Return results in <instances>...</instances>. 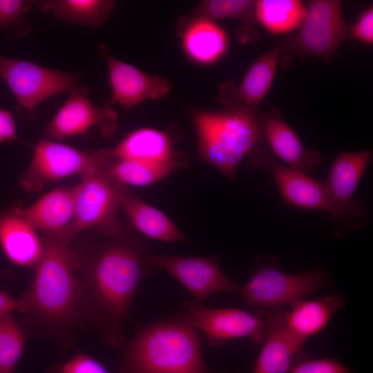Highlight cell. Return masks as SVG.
<instances>
[{
    "label": "cell",
    "instance_id": "obj_1",
    "mask_svg": "<svg viewBox=\"0 0 373 373\" xmlns=\"http://www.w3.org/2000/svg\"><path fill=\"white\" fill-rule=\"evenodd\" d=\"M108 238L71 248L80 286L81 326L95 328L104 342L119 348L126 342L122 325L134 296L154 270L153 253L146 240L128 227Z\"/></svg>",
    "mask_w": 373,
    "mask_h": 373
},
{
    "label": "cell",
    "instance_id": "obj_2",
    "mask_svg": "<svg viewBox=\"0 0 373 373\" xmlns=\"http://www.w3.org/2000/svg\"><path fill=\"white\" fill-rule=\"evenodd\" d=\"M42 252L36 264L31 288L19 299L27 334L69 347L81 326L78 312L79 282L73 252L59 234L44 233Z\"/></svg>",
    "mask_w": 373,
    "mask_h": 373
},
{
    "label": "cell",
    "instance_id": "obj_3",
    "mask_svg": "<svg viewBox=\"0 0 373 373\" xmlns=\"http://www.w3.org/2000/svg\"><path fill=\"white\" fill-rule=\"evenodd\" d=\"M118 373H209L198 330L182 316L143 327L126 343Z\"/></svg>",
    "mask_w": 373,
    "mask_h": 373
},
{
    "label": "cell",
    "instance_id": "obj_4",
    "mask_svg": "<svg viewBox=\"0 0 373 373\" xmlns=\"http://www.w3.org/2000/svg\"><path fill=\"white\" fill-rule=\"evenodd\" d=\"M250 169H262L273 178L280 197L286 204L307 211L329 213L335 224V234L358 230L365 225L369 211L358 200L352 207H343L332 198L324 182L284 164L271 153L265 142L247 158Z\"/></svg>",
    "mask_w": 373,
    "mask_h": 373
},
{
    "label": "cell",
    "instance_id": "obj_5",
    "mask_svg": "<svg viewBox=\"0 0 373 373\" xmlns=\"http://www.w3.org/2000/svg\"><path fill=\"white\" fill-rule=\"evenodd\" d=\"M233 109L199 111L193 117L198 155L232 181L244 159L261 143L259 116Z\"/></svg>",
    "mask_w": 373,
    "mask_h": 373
},
{
    "label": "cell",
    "instance_id": "obj_6",
    "mask_svg": "<svg viewBox=\"0 0 373 373\" xmlns=\"http://www.w3.org/2000/svg\"><path fill=\"white\" fill-rule=\"evenodd\" d=\"M76 185L75 214L72 222L59 235L69 245L80 232L93 229L102 236L112 238L124 233L118 218L122 196L129 189L109 175L103 166L81 177Z\"/></svg>",
    "mask_w": 373,
    "mask_h": 373
},
{
    "label": "cell",
    "instance_id": "obj_7",
    "mask_svg": "<svg viewBox=\"0 0 373 373\" xmlns=\"http://www.w3.org/2000/svg\"><path fill=\"white\" fill-rule=\"evenodd\" d=\"M328 278L321 267L298 274L280 271L277 260L259 255L248 281L238 291L249 305L280 309L326 287Z\"/></svg>",
    "mask_w": 373,
    "mask_h": 373
},
{
    "label": "cell",
    "instance_id": "obj_8",
    "mask_svg": "<svg viewBox=\"0 0 373 373\" xmlns=\"http://www.w3.org/2000/svg\"><path fill=\"white\" fill-rule=\"evenodd\" d=\"M298 31L280 41V55L318 58L331 62L340 44L350 38V25L343 17L342 1L310 0Z\"/></svg>",
    "mask_w": 373,
    "mask_h": 373
},
{
    "label": "cell",
    "instance_id": "obj_9",
    "mask_svg": "<svg viewBox=\"0 0 373 373\" xmlns=\"http://www.w3.org/2000/svg\"><path fill=\"white\" fill-rule=\"evenodd\" d=\"M0 77L15 99L19 117L34 121L37 117L39 104L58 94L68 92L79 83L81 75L0 54Z\"/></svg>",
    "mask_w": 373,
    "mask_h": 373
},
{
    "label": "cell",
    "instance_id": "obj_10",
    "mask_svg": "<svg viewBox=\"0 0 373 373\" xmlns=\"http://www.w3.org/2000/svg\"><path fill=\"white\" fill-rule=\"evenodd\" d=\"M110 157L111 149L82 151L44 138L35 145L19 184L27 191H39L50 182L73 175L82 177L101 168Z\"/></svg>",
    "mask_w": 373,
    "mask_h": 373
},
{
    "label": "cell",
    "instance_id": "obj_11",
    "mask_svg": "<svg viewBox=\"0 0 373 373\" xmlns=\"http://www.w3.org/2000/svg\"><path fill=\"white\" fill-rule=\"evenodd\" d=\"M206 336L208 344L219 347L227 341L249 338L256 344L265 341L268 329V310L248 312L237 308L213 309L193 300L182 315Z\"/></svg>",
    "mask_w": 373,
    "mask_h": 373
},
{
    "label": "cell",
    "instance_id": "obj_12",
    "mask_svg": "<svg viewBox=\"0 0 373 373\" xmlns=\"http://www.w3.org/2000/svg\"><path fill=\"white\" fill-rule=\"evenodd\" d=\"M88 88L77 83L66 99L46 124L44 139L61 141L67 137L87 135L97 128L104 137L111 136L117 128V114L109 107L95 105L89 98Z\"/></svg>",
    "mask_w": 373,
    "mask_h": 373
},
{
    "label": "cell",
    "instance_id": "obj_13",
    "mask_svg": "<svg viewBox=\"0 0 373 373\" xmlns=\"http://www.w3.org/2000/svg\"><path fill=\"white\" fill-rule=\"evenodd\" d=\"M154 270H164L176 278L202 303L208 296L220 291H238L235 285L222 271L217 257L162 256L153 254Z\"/></svg>",
    "mask_w": 373,
    "mask_h": 373
},
{
    "label": "cell",
    "instance_id": "obj_14",
    "mask_svg": "<svg viewBox=\"0 0 373 373\" xmlns=\"http://www.w3.org/2000/svg\"><path fill=\"white\" fill-rule=\"evenodd\" d=\"M105 57L111 90L109 105L117 104L129 110L146 100L160 99L170 91V82L164 77L146 74L117 58Z\"/></svg>",
    "mask_w": 373,
    "mask_h": 373
},
{
    "label": "cell",
    "instance_id": "obj_15",
    "mask_svg": "<svg viewBox=\"0 0 373 373\" xmlns=\"http://www.w3.org/2000/svg\"><path fill=\"white\" fill-rule=\"evenodd\" d=\"M280 57L279 41L252 64L238 87L233 82L224 83L220 99L226 109L260 113L259 105L272 85Z\"/></svg>",
    "mask_w": 373,
    "mask_h": 373
},
{
    "label": "cell",
    "instance_id": "obj_16",
    "mask_svg": "<svg viewBox=\"0 0 373 373\" xmlns=\"http://www.w3.org/2000/svg\"><path fill=\"white\" fill-rule=\"evenodd\" d=\"M259 124L271 153L284 164L307 174L323 162L319 151L303 145L279 108H274L269 113L261 111Z\"/></svg>",
    "mask_w": 373,
    "mask_h": 373
},
{
    "label": "cell",
    "instance_id": "obj_17",
    "mask_svg": "<svg viewBox=\"0 0 373 373\" xmlns=\"http://www.w3.org/2000/svg\"><path fill=\"white\" fill-rule=\"evenodd\" d=\"M305 343L287 329L283 309L268 310L267 334L252 373H287Z\"/></svg>",
    "mask_w": 373,
    "mask_h": 373
},
{
    "label": "cell",
    "instance_id": "obj_18",
    "mask_svg": "<svg viewBox=\"0 0 373 373\" xmlns=\"http://www.w3.org/2000/svg\"><path fill=\"white\" fill-rule=\"evenodd\" d=\"M76 190V185L56 188L20 213L36 231L61 235L73 221Z\"/></svg>",
    "mask_w": 373,
    "mask_h": 373
},
{
    "label": "cell",
    "instance_id": "obj_19",
    "mask_svg": "<svg viewBox=\"0 0 373 373\" xmlns=\"http://www.w3.org/2000/svg\"><path fill=\"white\" fill-rule=\"evenodd\" d=\"M128 228L144 236L162 242L187 241L185 235L162 211L132 194L124 193L120 202Z\"/></svg>",
    "mask_w": 373,
    "mask_h": 373
},
{
    "label": "cell",
    "instance_id": "obj_20",
    "mask_svg": "<svg viewBox=\"0 0 373 373\" xmlns=\"http://www.w3.org/2000/svg\"><path fill=\"white\" fill-rule=\"evenodd\" d=\"M0 244L8 258L21 266L36 265L42 252L41 239L19 209L0 217Z\"/></svg>",
    "mask_w": 373,
    "mask_h": 373
},
{
    "label": "cell",
    "instance_id": "obj_21",
    "mask_svg": "<svg viewBox=\"0 0 373 373\" xmlns=\"http://www.w3.org/2000/svg\"><path fill=\"white\" fill-rule=\"evenodd\" d=\"M372 159V151L341 152L334 158L324 182L333 200L343 207H351L352 198Z\"/></svg>",
    "mask_w": 373,
    "mask_h": 373
},
{
    "label": "cell",
    "instance_id": "obj_22",
    "mask_svg": "<svg viewBox=\"0 0 373 373\" xmlns=\"http://www.w3.org/2000/svg\"><path fill=\"white\" fill-rule=\"evenodd\" d=\"M344 305L343 298L336 294L314 300H296L290 304L289 311H285L286 327L291 334L307 341L321 331Z\"/></svg>",
    "mask_w": 373,
    "mask_h": 373
},
{
    "label": "cell",
    "instance_id": "obj_23",
    "mask_svg": "<svg viewBox=\"0 0 373 373\" xmlns=\"http://www.w3.org/2000/svg\"><path fill=\"white\" fill-rule=\"evenodd\" d=\"M113 157L153 162H167L182 155L175 153L169 134L153 128H141L129 133L113 149Z\"/></svg>",
    "mask_w": 373,
    "mask_h": 373
},
{
    "label": "cell",
    "instance_id": "obj_24",
    "mask_svg": "<svg viewBox=\"0 0 373 373\" xmlns=\"http://www.w3.org/2000/svg\"><path fill=\"white\" fill-rule=\"evenodd\" d=\"M182 44L186 56L201 64H211L221 59L229 48L226 31L215 21L193 19L186 26Z\"/></svg>",
    "mask_w": 373,
    "mask_h": 373
},
{
    "label": "cell",
    "instance_id": "obj_25",
    "mask_svg": "<svg viewBox=\"0 0 373 373\" xmlns=\"http://www.w3.org/2000/svg\"><path fill=\"white\" fill-rule=\"evenodd\" d=\"M188 164L183 156L167 162H153L115 158L111 154L103 169L126 186H147L186 167Z\"/></svg>",
    "mask_w": 373,
    "mask_h": 373
},
{
    "label": "cell",
    "instance_id": "obj_26",
    "mask_svg": "<svg viewBox=\"0 0 373 373\" xmlns=\"http://www.w3.org/2000/svg\"><path fill=\"white\" fill-rule=\"evenodd\" d=\"M41 12L52 15L69 25L97 28L109 17L115 3L109 0H39L33 1Z\"/></svg>",
    "mask_w": 373,
    "mask_h": 373
},
{
    "label": "cell",
    "instance_id": "obj_27",
    "mask_svg": "<svg viewBox=\"0 0 373 373\" xmlns=\"http://www.w3.org/2000/svg\"><path fill=\"white\" fill-rule=\"evenodd\" d=\"M256 22L273 35H283L298 29L306 15L305 4L300 0L254 1Z\"/></svg>",
    "mask_w": 373,
    "mask_h": 373
},
{
    "label": "cell",
    "instance_id": "obj_28",
    "mask_svg": "<svg viewBox=\"0 0 373 373\" xmlns=\"http://www.w3.org/2000/svg\"><path fill=\"white\" fill-rule=\"evenodd\" d=\"M27 333L12 313L0 315V373H13L23 354Z\"/></svg>",
    "mask_w": 373,
    "mask_h": 373
},
{
    "label": "cell",
    "instance_id": "obj_29",
    "mask_svg": "<svg viewBox=\"0 0 373 373\" xmlns=\"http://www.w3.org/2000/svg\"><path fill=\"white\" fill-rule=\"evenodd\" d=\"M193 18L237 19L245 23H256L254 1L251 0H209L200 3L193 15Z\"/></svg>",
    "mask_w": 373,
    "mask_h": 373
},
{
    "label": "cell",
    "instance_id": "obj_30",
    "mask_svg": "<svg viewBox=\"0 0 373 373\" xmlns=\"http://www.w3.org/2000/svg\"><path fill=\"white\" fill-rule=\"evenodd\" d=\"M34 4L26 0H0V32L9 39H17L28 35L32 25L25 18V15Z\"/></svg>",
    "mask_w": 373,
    "mask_h": 373
},
{
    "label": "cell",
    "instance_id": "obj_31",
    "mask_svg": "<svg viewBox=\"0 0 373 373\" xmlns=\"http://www.w3.org/2000/svg\"><path fill=\"white\" fill-rule=\"evenodd\" d=\"M287 373H353V370L331 357L311 359L302 350L295 357Z\"/></svg>",
    "mask_w": 373,
    "mask_h": 373
},
{
    "label": "cell",
    "instance_id": "obj_32",
    "mask_svg": "<svg viewBox=\"0 0 373 373\" xmlns=\"http://www.w3.org/2000/svg\"><path fill=\"white\" fill-rule=\"evenodd\" d=\"M50 373H108L97 361L88 355L78 353L63 364L52 367Z\"/></svg>",
    "mask_w": 373,
    "mask_h": 373
},
{
    "label": "cell",
    "instance_id": "obj_33",
    "mask_svg": "<svg viewBox=\"0 0 373 373\" xmlns=\"http://www.w3.org/2000/svg\"><path fill=\"white\" fill-rule=\"evenodd\" d=\"M350 38L363 44H373V8L372 6L364 10L356 21L350 26Z\"/></svg>",
    "mask_w": 373,
    "mask_h": 373
},
{
    "label": "cell",
    "instance_id": "obj_34",
    "mask_svg": "<svg viewBox=\"0 0 373 373\" xmlns=\"http://www.w3.org/2000/svg\"><path fill=\"white\" fill-rule=\"evenodd\" d=\"M17 140V124L10 111L0 106V143Z\"/></svg>",
    "mask_w": 373,
    "mask_h": 373
},
{
    "label": "cell",
    "instance_id": "obj_35",
    "mask_svg": "<svg viewBox=\"0 0 373 373\" xmlns=\"http://www.w3.org/2000/svg\"><path fill=\"white\" fill-rule=\"evenodd\" d=\"M20 307L19 299L10 296L5 291H0V315L18 312Z\"/></svg>",
    "mask_w": 373,
    "mask_h": 373
}]
</instances>
